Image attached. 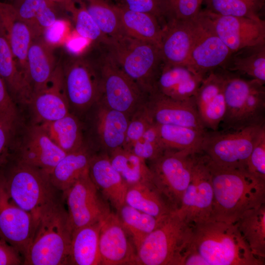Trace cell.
<instances>
[{"instance_id": "obj_1", "label": "cell", "mask_w": 265, "mask_h": 265, "mask_svg": "<svg viewBox=\"0 0 265 265\" xmlns=\"http://www.w3.org/2000/svg\"><path fill=\"white\" fill-rule=\"evenodd\" d=\"M203 156L213 191L211 218L234 223L245 212L265 204V180L246 169L219 166Z\"/></svg>"}, {"instance_id": "obj_2", "label": "cell", "mask_w": 265, "mask_h": 265, "mask_svg": "<svg viewBox=\"0 0 265 265\" xmlns=\"http://www.w3.org/2000/svg\"><path fill=\"white\" fill-rule=\"evenodd\" d=\"M190 246L209 265H264L255 256L241 236L236 223L210 218L192 224Z\"/></svg>"}, {"instance_id": "obj_3", "label": "cell", "mask_w": 265, "mask_h": 265, "mask_svg": "<svg viewBox=\"0 0 265 265\" xmlns=\"http://www.w3.org/2000/svg\"><path fill=\"white\" fill-rule=\"evenodd\" d=\"M72 235L67 209L60 199L38 218L23 265H69Z\"/></svg>"}, {"instance_id": "obj_4", "label": "cell", "mask_w": 265, "mask_h": 265, "mask_svg": "<svg viewBox=\"0 0 265 265\" xmlns=\"http://www.w3.org/2000/svg\"><path fill=\"white\" fill-rule=\"evenodd\" d=\"M0 172L11 199L36 219L45 210L60 199V192L52 184L49 174L38 168L9 156Z\"/></svg>"}, {"instance_id": "obj_5", "label": "cell", "mask_w": 265, "mask_h": 265, "mask_svg": "<svg viewBox=\"0 0 265 265\" xmlns=\"http://www.w3.org/2000/svg\"><path fill=\"white\" fill-rule=\"evenodd\" d=\"M106 53L148 96L152 93L163 64L159 47L126 34L107 37Z\"/></svg>"}, {"instance_id": "obj_6", "label": "cell", "mask_w": 265, "mask_h": 265, "mask_svg": "<svg viewBox=\"0 0 265 265\" xmlns=\"http://www.w3.org/2000/svg\"><path fill=\"white\" fill-rule=\"evenodd\" d=\"M192 235V225L172 212L138 247L137 265H182Z\"/></svg>"}, {"instance_id": "obj_7", "label": "cell", "mask_w": 265, "mask_h": 265, "mask_svg": "<svg viewBox=\"0 0 265 265\" xmlns=\"http://www.w3.org/2000/svg\"><path fill=\"white\" fill-rule=\"evenodd\" d=\"M223 72L226 110L221 124L224 130L265 124L264 84L256 80L242 79L224 69Z\"/></svg>"}, {"instance_id": "obj_8", "label": "cell", "mask_w": 265, "mask_h": 265, "mask_svg": "<svg viewBox=\"0 0 265 265\" xmlns=\"http://www.w3.org/2000/svg\"><path fill=\"white\" fill-rule=\"evenodd\" d=\"M264 125L223 132H206L201 153L209 161L219 166L246 169L249 157Z\"/></svg>"}, {"instance_id": "obj_9", "label": "cell", "mask_w": 265, "mask_h": 265, "mask_svg": "<svg viewBox=\"0 0 265 265\" xmlns=\"http://www.w3.org/2000/svg\"><path fill=\"white\" fill-rule=\"evenodd\" d=\"M194 154L165 150L150 161L153 184L173 211L180 208L191 180Z\"/></svg>"}, {"instance_id": "obj_10", "label": "cell", "mask_w": 265, "mask_h": 265, "mask_svg": "<svg viewBox=\"0 0 265 265\" xmlns=\"http://www.w3.org/2000/svg\"><path fill=\"white\" fill-rule=\"evenodd\" d=\"M98 67L100 100L110 108L130 117L146 102L148 96L106 53L103 56Z\"/></svg>"}, {"instance_id": "obj_11", "label": "cell", "mask_w": 265, "mask_h": 265, "mask_svg": "<svg viewBox=\"0 0 265 265\" xmlns=\"http://www.w3.org/2000/svg\"><path fill=\"white\" fill-rule=\"evenodd\" d=\"M20 126L9 157L49 174L66 155L39 124L31 122Z\"/></svg>"}, {"instance_id": "obj_12", "label": "cell", "mask_w": 265, "mask_h": 265, "mask_svg": "<svg viewBox=\"0 0 265 265\" xmlns=\"http://www.w3.org/2000/svg\"><path fill=\"white\" fill-rule=\"evenodd\" d=\"M100 194L88 171L62 194L72 233L103 220L111 212Z\"/></svg>"}, {"instance_id": "obj_13", "label": "cell", "mask_w": 265, "mask_h": 265, "mask_svg": "<svg viewBox=\"0 0 265 265\" xmlns=\"http://www.w3.org/2000/svg\"><path fill=\"white\" fill-rule=\"evenodd\" d=\"M193 24V41L187 66L205 77L212 71L222 69L232 52L201 11Z\"/></svg>"}, {"instance_id": "obj_14", "label": "cell", "mask_w": 265, "mask_h": 265, "mask_svg": "<svg viewBox=\"0 0 265 265\" xmlns=\"http://www.w3.org/2000/svg\"><path fill=\"white\" fill-rule=\"evenodd\" d=\"M213 199L211 175L201 153L193 155L190 183L175 211L192 225L211 218Z\"/></svg>"}, {"instance_id": "obj_15", "label": "cell", "mask_w": 265, "mask_h": 265, "mask_svg": "<svg viewBox=\"0 0 265 265\" xmlns=\"http://www.w3.org/2000/svg\"><path fill=\"white\" fill-rule=\"evenodd\" d=\"M63 70L70 112L77 115L88 111L101 98L98 66L78 59L70 62Z\"/></svg>"}, {"instance_id": "obj_16", "label": "cell", "mask_w": 265, "mask_h": 265, "mask_svg": "<svg viewBox=\"0 0 265 265\" xmlns=\"http://www.w3.org/2000/svg\"><path fill=\"white\" fill-rule=\"evenodd\" d=\"M37 220L11 199L0 172V238L16 249L23 259L33 237Z\"/></svg>"}, {"instance_id": "obj_17", "label": "cell", "mask_w": 265, "mask_h": 265, "mask_svg": "<svg viewBox=\"0 0 265 265\" xmlns=\"http://www.w3.org/2000/svg\"><path fill=\"white\" fill-rule=\"evenodd\" d=\"M201 12L232 53L265 42V22L263 20L219 15L205 9Z\"/></svg>"}, {"instance_id": "obj_18", "label": "cell", "mask_w": 265, "mask_h": 265, "mask_svg": "<svg viewBox=\"0 0 265 265\" xmlns=\"http://www.w3.org/2000/svg\"><path fill=\"white\" fill-rule=\"evenodd\" d=\"M99 247L101 265H137L136 248L116 213L102 221Z\"/></svg>"}, {"instance_id": "obj_19", "label": "cell", "mask_w": 265, "mask_h": 265, "mask_svg": "<svg viewBox=\"0 0 265 265\" xmlns=\"http://www.w3.org/2000/svg\"><path fill=\"white\" fill-rule=\"evenodd\" d=\"M27 106L32 114V122L36 124L56 120L70 112L60 65L56 66L47 85L32 95Z\"/></svg>"}, {"instance_id": "obj_20", "label": "cell", "mask_w": 265, "mask_h": 265, "mask_svg": "<svg viewBox=\"0 0 265 265\" xmlns=\"http://www.w3.org/2000/svg\"><path fill=\"white\" fill-rule=\"evenodd\" d=\"M146 103L154 122L158 124L206 130L194 97L187 100H178L155 91L148 96Z\"/></svg>"}, {"instance_id": "obj_21", "label": "cell", "mask_w": 265, "mask_h": 265, "mask_svg": "<svg viewBox=\"0 0 265 265\" xmlns=\"http://www.w3.org/2000/svg\"><path fill=\"white\" fill-rule=\"evenodd\" d=\"M208 74L194 96L197 110L205 127L216 131L226 110L225 78L223 69Z\"/></svg>"}, {"instance_id": "obj_22", "label": "cell", "mask_w": 265, "mask_h": 265, "mask_svg": "<svg viewBox=\"0 0 265 265\" xmlns=\"http://www.w3.org/2000/svg\"><path fill=\"white\" fill-rule=\"evenodd\" d=\"M92 107L95 109L93 130L99 146L107 153L122 147L130 117L100 99Z\"/></svg>"}, {"instance_id": "obj_23", "label": "cell", "mask_w": 265, "mask_h": 265, "mask_svg": "<svg viewBox=\"0 0 265 265\" xmlns=\"http://www.w3.org/2000/svg\"><path fill=\"white\" fill-rule=\"evenodd\" d=\"M88 172L103 198L116 211L125 204L128 186L112 165L107 153H94Z\"/></svg>"}, {"instance_id": "obj_24", "label": "cell", "mask_w": 265, "mask_h": 265, "mask_svg": "<svg viewBox=\"0 0 265 265\" xmlns=\"http://www.w3.org/2000/svg\"><path fill=\"white\" fill-rule=\"evenodd\" d=\"M0 22L6 34L18 69L28 82L27 53L36 36L30 26L20 18L10 3L0 1Z\"/></svg>"}, {"instance_id": "obj_25", "label": "cell", "mask_w": 265, "mask_h": 265, "mask_svg": "<svg viewBox=\"0 0 265 265\" xmlns=\"http://www.w3.org/2000/svg\"><path fill=\"white\" fill-rule=\"evenodd\" d=\"M193 37V20L170 18L163 28L159 46L163 63L187 66Z\"/></svg>"}, {"instance_id": "obj_26", "label": "cell", "mask_w": 265, "mask_h": 265, "mask_svg": "<svg viewBox=\"0 0 265 265\" xmlns=\"http://www.w3.org/2000/svg\"><path fill=\"white\" fill-rule=\"evenodd\" d=\"M204 78L187 66L163 63L154 91L175 100H187L195 96Z\"/></svg>"}, {"instance_id": "obj_27", "label": "cell", "mask_w": 265, "mask_h": 265, "mask_svg": "<svg viewBox=\"0 0 265 265\" xmlns=\"http://www.w3.org/2000/svg\"><path fill=\"white\" fill-rule=\"evenodd\" d=\"M0 76L16 104L27 106L32 90L15 61L4 29L0 22Z\"/></svg>"}, {"instance_id": "obj_28", "label": "cell", "mask_w": 265, "mask_h": 265, "mask_svg": "<svg viewBox=\"0 0 265 265\" xmlns=\"http://www.w3.org/2000/svg\"><path fill=\"white\" fill-rule=\"evenodd\" d=\"M27 78L33 95L44 89L57 65L51 46L42 36L35 37L27 56Z\"/></svg>"}, {"instance_id": "obj_29", "label": "cell", "mask_w": 265, "mask_h": 265, "mask_svg": "<svg viewBox=\"0 0 265 265\" xmlns=\"http://www.w3.org/2000/svg\"><path fill=\"white\" fill-rule=\"evenodd\" d=\"M94 153L85 145L79 150L66 153L49 173L54 187L64 193L83 175L88 171Z\"/></svg>"}, {"instance_id": "obj_30", "label": "cell", "mask_w": 265, "mask_h": 265, "mask_svg": "<svg viewBox=\"0 0 265 265\" xmlns=\"http://www.w3.org/2000/svg\"><path fill=\"white\" fill-rule=\"evenodd\" d=\"M114 5L125 34L160 46L163 28L156 17Z\"/></svg>"}, {"instance_id": "obj_31", "label": "cell", "mask_w": 265, "mask_h": 265, "mask_svg": "<svg viewBox=\"0 0 265 265\" xmlns=\"http://www.w3.org/2000/svg\"><path fill=\"white\" fill-rule=\"evenodd\" d=\"M102 221L81 227L72 233L69 265H101L99 240Z\"/></svg>"}, {"instance_id": "obj_32", "label": "cell", "mask_w": 265, "mask_h": 265, "mask_svg": "<svg viewBox=\"0 0 265 265\" xmlns=\"http://www.w3.org/2000/svg\"><path fill=\"white\" fill-rule=\"evenodd\" d=\"M39 124L66 153L77 151L85 145L82 125L78 116L71 112L57 120Z\"/></svg>"}, {"instance_id": "obj_33", "label": "cell", "mask_w": 265, "mask_h": 265, "mask_svg": "<svg viewBox=\"0 0 265 265\" xmlns=\"http://www.w3.org/2000/svg\"><path fill=\"white\" fill-rule=\"evenodd\" d=\"M10 3L36 37L42 36L44 30L57 20L55 7L59 5L51 0H15Z\"/></svg>"}, {"instance_id": "obj_34", "label": "cell", "mask_w": 265, "mask_h": 265, "mask_svg": "<svg viewBox=\"0 0 265 265\" xmlns=\"http://www.w3.org/2000/svg\"><path fill=\"white\" fill-rule=\"evenodd\" d=\"M236 72L265 83V42L232 53L222 68Z\"/></svg>"}, {"instance_id": "obj_35", "label": "cell", "mask_w": 265, "mask_h": 265, "mask_svg": "<svg viewBox=\"0 0 265 265\" xmlns=\"http://www.w3.org/2000/svg\"><path fill=\"white\" fill-rule=\"evenodd\" d=\"M113 167L128 186L139 183H153L152 174L146 160L122 147L107 153Z\"/></svg>"}, {"instance_id": "obj_36", "label": "cell", "mask_w": 265, "mask_h": 265, "mask_svg": "<svg viewBox=\"0 0 265 265\" xmlns=\"http://www.w3.org/2000/svg\"><path fill=\"white\" fill-rule=\"evenodd\" d=\"M158 125L165 150L186 152L192 154L201 153L206 131L180 126Z\"/></svg>"}, {"instance_id": "obj_37", "label": "cell", "mask_w": 265, "mask_h": 265, "mask_svg": "<svg viewBox=\"0 0 265 265\" xmlns=\"http://www.w3.org/2000/svg\"><path fill=\"white\" fill-rule=\"evenodd\" d=\"M125 203L157 218L165 216L173 211L153 183L129 186Z\"/></svg>"}, {"instance_id": "obj_38", "label": "cell", "mask_w": 265, "mask_h": 265, "mask_svg": "<svg viewBox=\"0 0 265 265\" xmlns=\"http://www.w3.org/2000/svg\"><path fill=\"white\" fill-rule=\"evenodd\" d=\"M252 253L265 258V204L243 213L235 222Z\"/></svg>"}, {"instance_id": "obj_39", "label": "cell", "mask_w": 265, "mask_h": 265, "mask_svg": "<svg viewBox=\"0 0 265 265\" xmlns=\"http://www.w3.org/2000/svg\"><path fill=\"white\" fill-rule=\"evenodd\" d=\"M116 214L137 250L146 237L157 227L165 217L157 218L126 203L116 211Z\"/></svg>"}, {"instance_id": "obj_40", "label": "cell", "mask_w": 265, "mask_h": 265, "mask_svg": "<svg viewBox=\"0 0 265 265\" xmlns=\"http://www.w3.org/2000/svg\"><path fill=\"white\" fill-rule=\"evenodd\" d=\"M86 10L106 37L125 34L115 5L107 0H81Z\"/></svg>"}, {"instance_id": "obj_41", "label": "cell", "mask_w": 265, "mask_h": 265, "mask_svg": "<svg viewBox=\"0 0 265 265\" xmlns=\"http://www.w3.org/2000/svg\"><path fill=\"white\" fill-rule=\"evenodd\" d=\"M205 9L216 14L246 17L260 21L265 0H204Z\"/></svg>"}, {"instance_id": "obj_42", "label": "cell", "mask_w": 265, "mask_h": 265, "mask_svg": "<svg viewBox=\"0 0 265 265\" xmlns=\"http://www.w3.org/2000/svg\"><path fill=\"white\" fill-rule=\"evenodd\" d=\"M130 151L146 161L153 160L161 156L165 150L160 139L158 124L155 123L151 126Z\"/></svg>"}, {"instance_id": "obj_43", "label": "cell", "mask_w": 265, "mask_h": 265, "mask_svg": "<svg viewBox=\"0 0 265 265\" xmlns=\"http://www.w3.org/2000/svg\"><path fill=\"white\" fill-rule=\"evenodd\" d=\"M79 7L75 5L69 11L73 16L78 33L84 38L103 44L106 37L88 12L84 3L78 0Z\"/></svg>"}, {"instance_id": "obj_44", "label": "cell", "mask_w": 265, "mask_h": 265, "mask_svg": "<svg viewBox=\"0 0 265 265\" xmlns=\"http://www.w3.org/2000/svg\"><path fill=\"white\" fill-rule=\"evenodd\" d=\"M146 101L129 118L125 140L122 146L125 149L131 150L134 143L155 123Z\"/></svg>"}, {"instance_id": "obj_45", "label": "cell", "mask_w": 265, "mask_h": 265, "mask_svg": "<svg viewBox=\"0 0 265 265\" xmlns=\"http://www.w3.org/2000/svg\"><path fill=\"white\" fill-rule=\"evenodd\" d=\"M21 121L19 113L0 112V171L10 154Z\"/></svg>"}, {"instance_id": "obj_46", "label": "cell", "mask_w": 265, "mask_h": 265, "mask_svg": "<svg viewBox=\"0 0 265 265\" xmlns=\"http://www.w3.org/2000/svg\"><path fill=\"white\" fill-rule=\"evenodd\" d=\"M117 5L154 16L164 27L171 17L167 0H117Z\"/></svg>"}, {"instance_id": "obj_47", "label": "cell", "mask_w": 265, "mask_h": 265, "mask_svg": "<svg viewBox=\"0 0 265 265\" xmlns=\"http://www.w3.org/2000/svg\"><path fill=\"white\" fill-rule=\"evenodd\" d=\"M247 170L265 180V125L261 129L249 157Z\"/></svg>"}, {"instance_id": "obj_48", "label": "cell", "mask_w": 265, "mask_h": 265, "mask_svg": "<svg viewBox=\"0 0 265 265\" xmlns=\"http://www.w3.org/2000/svg\"><path fill=\"white\" fill-rule=\"evenodd\" d=\"M171 17L184 21L195 19L204 0H167Z\"/></svg>"}, {"instance_id": "obj_49", "label": "cell", "mask_w": 265, "mask_h": 265, "mask_svg": "<svg viewBox=\"0 0 265 265\" xmlns=\"http://www.w3.org/2000/svg\"><path fill=\"white\" fill-rule=\"evenodd\" d=\"M23 259L13 247L0 238V265H23Z\"/></svg>"}, {"instance_id": "obj_50", "label": "cell", "mask_w": 265, "mask_h": 265, "mask_svg": "<svg viewBox=\"0 0 265 265\" xmlns=\"http://www.w3.org/2000/svg\"><path fill=\"white\" fill-rule=\"evenodd\" d=\"M65 30L64 22L57 19L52 25L44 30L43 38L49 45H56L62 40Z\"/></svg>"}, {"instance_id": "obj_51", "label": "cell", "mask_w": 265, "mask_h": 265, "mask_svg": "<svg viewBox=\"0 0 265 265\" xmlns=\"http://www.w3.org/2000/svg\"><path fill=\"white\" fill-rule=\"evenodd\" d=\"M0 112L19 113L17 105L11 97L4 82L0 76Z\"/></svg>"}, {"instance_id": "obj_52", "label": "cell", "mask_w": 265, "mask_h": 265, "mask_svg": "<svg viewBox=\"0 0 265 265\" xmlns=\"http://www.w3.org/2000/svg\"><path fill=\"white\" fill-rule=\"evenodd\" d=\"M182 265H209L206 260L189 245L183 255Z\"/></svg>"}, {"instance_id": "obj_53", "label": "cell", "mask_w": 265, "mask_h": 265, "mask_svg": "<svg viewBox=\"0 0 265 265\" xmlns=\"http://www.w3.org/2000/svg\"><path fill=\"white\" fill-rule=\"evenodd\" d=\"M53 2L61 6L64 9L68 11L74 5V2L73 0H51Z\"/></svg>"}, {"instance_id": "obj_54", "label": "cell", "mask_w": 265, "mask_h": 265, "mask_svg": "<svg viewBox=\"0 0 265 265\" xmlns=\"http://www.w3.org/2000/svg\"><path fill=\"white\" fill-rule=\"evenodd\" d=\"M8 0L10 1V3H11L15 0Z\"/></svg>"}]
</instances>
